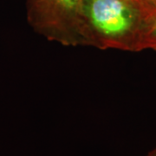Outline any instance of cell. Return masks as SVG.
Here are the masks:
<instances>
[{
  "label": "cell",
  "instance_id": "1",
  "mask_svg": "<svg viewBox=\"0 0 156 156\" xmlns=\"http://www.w3.org/2000/svg\"><path fill=\"white\" fill-rule=\"evenodd\" d=\"M154 14L139 0H83V21L88 46L139 52Z\"/></svg>",
  "mask_w": 156,
  "mask_h": 156
},
{
  "label": "cell",
  "instance_id": "2",
  "mask_svg": "<svg viewBox=\"0 0 156 156\" xmlns=\"http://www.w3.org/2000/svg\"><path fill=\"white\" fill-rule=\"evenodd\" d=\"M83 0H26L27 19L45 38L64 46H88Z\"/></svg>",
  "mask_w": 156,
  "mask_h": 156
},
{
  "label": "cell",
  "instance_id": "3",
  "mask_svg": "<svg viewBox=\"0 0 156 156\" xmlns=\"http://www.w3.org/2000/svg\"><path fill=\"white\" fill-rule=\"evenodd\" d=\"M156 50V13L151 17L141 40L140 50Z\"/></svg>",
  "mask_w": 156,
  "mask_h": 156
},
{
  "label": "cell",
  "instance_id": "4",
  "mask_svg": "<svg viewBox=\"0 0 156 156\" xmlns=\"http://www.w3.org/2000/svg\"><path fill=\"white\" fill-rule=\"evenodd\" d=\"M140 2L154 14L156 13V0H139Z\"/></svg>",
  "mask_w": 156,
  "mask_h": 156
},
{
  "label": "cell",
  "instance_id": "5",
  "mask_svg": "<svg viewBox=\"0 0 156 156\" xmlns=\"http://www.w3.org/2000/svg\"><path fill=\"white\" fill-rule=\"evenodd\" d=\"M147 156H156V147L153 149V150H151L148 154H147Z\"/></svg>",
  "mask_w": 156,
  "mask_h": 156
}]
</instances>
